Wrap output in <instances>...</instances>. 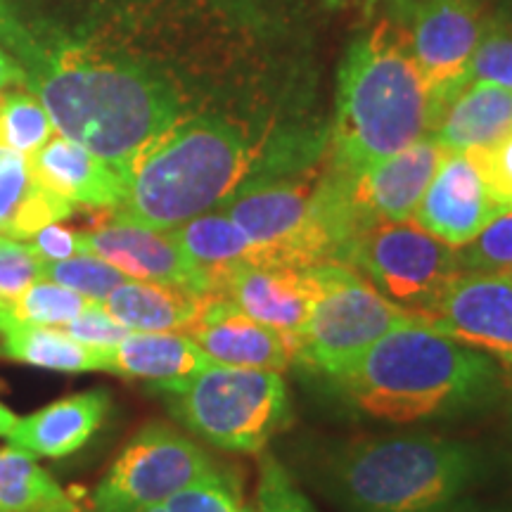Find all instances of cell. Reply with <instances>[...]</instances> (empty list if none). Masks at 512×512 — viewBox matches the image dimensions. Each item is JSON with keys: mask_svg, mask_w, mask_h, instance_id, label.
Wrapping results in <instances>:
<instances>
[{"mask_svg": "<svg viewBox=\"0 0 512 512\" xmlns=\"http://www.w3.org/2000/svg\"><path fill=\"white\" fill-rule=\"evenodd\" d=\"M0 356L55 373H93L107 368L105 349L86 347L60 328L19 323L3 313H0Z\"/></svg>", "mask_w": 512, "mask_h": 512, "instance_id": "obj_24", "label": "cell"}, {"mask_svg": "<svg viewBox=\"0 0 512 512\" xmlns=\"http://www.w3.org/2000/svg\"><path fill=\"white\" fill-rule=\"evenodd\" d=\"M138 512H166V508H164V503H162V505H150V508H143V510H138Z\"/></svg>", "mask_w": 512, "mask_h": 512, "instance_id": "obj_41", "label": "cell"}, {"mask_svg": "<svg viewBox=\"0 0 512 512\" xmlns=\"http://www.w3.org/2000/svg\"><path fill=\"white\" fill-rule=\"evenodd\" d=\"M344 264L354 266L377 292L415 318L463 273L458 249L437 240L413 219L368 228L349 247Z\"/></svg>", "mask_w": 512, "mask_h": 512, "instance_id": "obj_9", "label": "cell"}, {"mask_svg": "<svg viewBox=\"0 0 512 512\" xmlns=\"http://www.w3.org/2000/svg\"><path fill=\"white\" fill-rule=\"evenodd\" d=\"M171 238L181 247L202 280L204 294H211L216 280L230 266L256 254V247L247 240L238 223L226 211H204L195 219L169 230Z\"/></svg>", "mask_w": 512, "mask_h": 512, "instance_id": "obj_25", "label": "cell"}, {"mask_svg": "<svg viewBox=\"0 0 512 512\" xmlns=\"http://www.w3.org/2000/svg\"><path fill=\"white\" fill-rule=\"evenodd\" d=\"M214 363L280 373L297 358V344L283 332L249 318L228 299L207 294L200 316L185 330Z\"/></svg>", "mask_w": 512, "mask_h": 512, "instance_id": "obj_16", "label": "cell"}, {"mask_svg": "<svg viewBox=\"0 0 512 512\" xmlns=\"http://www.w3.org/2000/svg\"><path fill=\"white\" fill-rule=\"evenodd\" d=\"M5 152H8V150H5V147H0V159L5 157Z\"/></svg>", "mask_w": 512, "mask_h": 512, "instance_id": "obj_44", "label": "cell"}, {"mask_svg": "<svg viewBox=\"0 0 512 512\" xmlns=\"http://www.w3.org/2000/svg\"><path fill=\"white\" fill-rule=\"evenodd\" d=\"M430 93L406 41L384 19L351 43L339 72L332 169L356 176L427 136Z\"/></svg>", "mask_w": 512, "mask_h": 512, "instance_id": "obj_4", "label": "cell"}, {"mask_svg": "<svg viewBox=\"0 0 512 512\" xmlns=\"http://www.w3.org/2000/svg\"><path fill=\"white\" fill-rule=\"evenodd\" d=\"M313 285L311 313L299 335L297 358L337 375L389 330L415 320L344 261L306 268Z\"/></svg>", "mask_w": 512, "mask_h": 512, "instance_id": "obj_7", "label": "cell"}, {"mask_svg": "<svg viewBox=\"0 0 512 512\" xmlns=\"http://www.w3.org/2000/svg\"><path fill=\"white\" fill-rule=\"evenodd\" d=\"M0 43L24 69V88L43 102L55 133L119 171L190 117L181 83L157 62L128 50L36 34L0 0Z\"/></svg>", "mask_w": 512, "mask_h": 512, "instance_id": "obj_1", "label": "cell"}, {"mask_svg": "<svg viewBox=\"0 0 512 512\" xmlns=\"http://www.w3.org/2000/svg\"><path fill=\"white\" fill-rule=\"evenodd\" d=\"M418 320L512 366V283L503 275L460 273Z\"/></svg>", "mask_w": 512, "mask_h": 512, "instance_id": "obj_12", "label": "cell"}, {"mask_svg": "<svg viewBox=\"0 0 512 512\" xmlns=\"http://www.w3.org/2000/svg\"><path fill=\"white\" fill-rule=\"evenodd\" d=\"M240 512H254V508H249V505H242Z\"/></svg>", "mask_w": 512, "mask_h": 512, "instance_id": "obj_43", "label": "cell"}, {"mask_svg": "<svg viewBox=\"0 0 512 512\" xmlns=\"http://www.w3.org/2000/svg\"><path fill=\"white\" fill-rule=\"evenodd\" d=\"M491 17L484 0H406L399 17H392L430 93V121L467 86L472 55Z\"/></svg>", "mask_w": 512, "mask_h": 512, "instance_id": "obj_10", "label": "cell"}, {"mask_svg": "<svg viewBox=\"0 0 512 512\" xmlns=\"http://www.w3.org/2000/svg\"><path fill=\"white\" fill-rule=\"evenodd\" d=\"M446 152L430 136H425L361 174L347 176L349 197L363 223V233L377 223L413 219Z\"/></svg>", "mask_w": 512, "mask_h": 512, "instance_id": "obj_14", "label": "cell"}, {"mask_svg": "<svg viewBox=\"0 0 512 512\" xmlns=\"http://www.w3.org/2000/svg\"><path fill=\"white\" fill-rule=\"evenodd\" d=\"M463 273L501 275L512 268V209L498 214L475 240L458 249Z\"/></svg>", "mask_w": 512, "mask_h": 512, "instance_id": "obj_30", "label": "cell"}, {"mask_svg": "<svg viewBox=\"0 0 512 512\" xmlns=\"http://www.w3.org/2000/svg\"><path fill=\"white\" fill-rule=\"evenodd\" d=\"M211 294L228 299L249 318L283 332L299 347V335L306 328L313 302V285L306 268L254 254L230 266L216 280Z\"/></svg>", "mask_w": 512, "mask_h": 512, "instance_id": "obj_13", "label": "cell"}, {"mask_svg": "<svg viewBox=\"0 0 512 512\" xmlns=\"http://www.w3.org/2000/svg\"><path fill=\"white\" fill-rule=\"evenodd\" d=\"M34 176L67 202L93 209H117L124 200V176L74 140L57 133L29 157Z\"/></svg>", "mask_w": 512, "mask_h": 512, "instance_id": "obj_18", "label": "cell"}, {"mask_svg": "<svg viewBox=\"0 0 512 512\" xmlns=\"http://www.w3.org/2000/svg\"><path fill=\"white\" fill-rule=\"evenodd\" d=\"M72 211V202L55 195L34 176L29 157L5 152L0 159V235L29 240L50 223L69 219Z\"/></svg>", "mask_w": 512, "mask_h": 512, "instance_id": "obj_23", "label": "cell"}, {"mask_svg": "<svg viewBox=\"0 0 512 512\" xmlns=\"http://www.w3.org/2000/svg\"><path fill=\"white\" fill-rule=\"evenodd\" d=\"M311 162V145L287 138L266 152L254 128L228 114H190L145 145L126 169L114 219L171 230L219 209L249 178Z\"/></svg>", "mask_w": 512, "mask_h": 512, "instance_id": "obj_2", "label": "cell"}, {"mask_svg": "<svg viewBox=\"0 0 512 512\" xmlns=\"http://www.w3.org/2000/svg\"><path fill=\"white\" fill-rule=\"evenodd\" d=\"M494 22L501 27L503 31H508V34L512 36V3L505 5V8L501 12H496L494 15Z\"/></svg>", "mask_w": 512, "mask_h": 512, "instance_id": "obj_40", "label": "cell"}, {"mask_svg": "<svg viewBox=\"0 0 512 512\" xmlns=\"http://www.w3.org/2000/svg\"><path fill=\"white\" fill-rule=\"evenodd\" d=\"M110 403V394L105 389H88L53 401L41 411L19 418L15 430L8 434L10 446L38 458L72 456L100 430Z\"/></svg>", "mask_w": 512, "mask_h": 512, "instance_id": "obj_19", "label": "cell"}, {"mask_svg": "<svg viewBox=\"0 0 512 512\" xmlns=\"http://www.w3.org/2000/svg\"><path fill=\"white\" fill-rule=\"evenodd\" d=\"M465 157L475 166L491 200L503 209H512V131L496 143L472 147Z\"/></svg>", "mask_w": 512, "mask_h": 512, "instance_id": "obj_33", "label": "cell"}, {"mask_svg": "<svg viewBox=\"0 0 512 512\" xmlns=\"http://www.w3.org/2000/svg\"><path fill=\"white\" fill-rule=\"evenodd\" d=\"M0 512H76L72 498L22 448H0Z\"/></svg>", "mask_w": 512, "mask_h": 512, "instance_id": "obj_26", "label": "cell"}, {"mask_svg": "<svg viewBox=\"0 0 512 512\" xmlns=\"http://www.w3.org/2000/svg\"><path fill=\"white\" fill-rule=\"evenodd\" d=\"M207 294L178 283L126 280L102 302L131 332H185L200 316Z\"/></svg>", "mask_w": 512, "mask_h": 512, "instance_id": "obj_22", "label": "cell"}, {"mask_svg": "<svg viewBox=\"0 0 512 512\" xmlns=\"http://www.w3.org/2000/svg\"><path fill=\"white\" fill-rule=\"evenodd\" d=\"M335 380L356 411L403 425L479 408L501 375L489 354L415 318L382 335Z\"/></svg>", "mask_w": 512, "mask_h": 512, "instance_id": "obj_3", "label": "cell"}, {"mask_svg": "<svg viewBox=\"0 0 512 512\" xmlns=\"http://www.w3.org/2000/svg\"><path fill=\"white\" fill-rule=\"evenodd\" d=\"M43 278L69 287V290L79 292L98 304L105 302L107 294L128 280L124 273L107 264V261H102L100 256L88 252L76 254L72 259L43 264Z\"/></svg>", "mask_w": 512, "mask_h": 512, "instance_id": "obj_29", "label": "cell"}, {"mask_svg": "<svg viewBox=\"0 0 512 512\" xmlns=\"http://www.w3.org/2000/svg\"><path fill=\"white\" fill-rule=\"evenodd\" d=\"M38 278H43V261L29 242L0 235V309H8Z\"/></svg>", "mask_w": 512, "mask_h": 512, "instance_id": "obj_32", "label": "cell"}, {"mask_svg": "<svg viewBox=\"0 0 512 512\" xmlns=\"http://www.w3.org/2000/svg\"><path fill=\"white\" fill-rule=\"evenodd\" d=\"M503 275V278H508L510 280V283H512V268H510V271H505V273H501Z\"/></svg>", "mask_w": 512, "mask_h": 512, "instance_id": "obj_42", "label": "cell"}, {"mask_svg": "<svg viewBox=\"0 0 512 512\" xmlns=\"http://www.w3.org/2000/svg\"><path fill=\"white\" fill-rule=\"evenodd\" d=\"M67 332L69 337H74L76 342L86 344V347L93 349H105L110 351L117 347V344L124 339L128 332L124 325L117 323L110 313L102 309V304H91L86 311L79 313L74 320H69L64 328H60Z\"/></svg>", "mask_w": 512, "mask_h": 512, "instance_id": "obj_36", "label": "cell"}, {"mask_svg": "<svg viewBox=\"0 0 512 512\" xmlns=\"http://www.w3.org/2000/svg\"><path fill=\"white\" fill-rule=\"evenodd\" d=\"M53 136L50 114L29 88H10L0 95V147L31 157Z\"/></svg>", "mask_w": 512, "mask_h": 512, "instance_id": "obj_27", "label": "cell"}, {"mask_svg": "<svg viewBox=\"0 0 512 512\" xmlns=\"http://www.w3.org/2000/svg\"><path fill=\"white\" fill-rule=\"evenodd\" d=\"M214 463L169 425H147L119 453L93 494V512H138L162 505Z\"/></svg>", "mask_w": 512, "mask_h": 512, "instance_id": "obj_11", "label": "cell"}, {"mask_svg": "<svg viewBox=\"0 0 512 512\" xmlns=\"http://www.w3.org/2000/svg\"><path fill=\"white\" fill-rule=\"evenodd\" d=\"M254 512H316L278 460L266 456L259 467Z\"/></svg>", "mask_w": 512, "mask_h": 512, "instance_id": "obj_34", "label": "cell"}, {"mask_svg": "<svg viewBox=\"0 0 512 512\" xmlns=\"http://www.w3.org/2000/svg\"><path fill=\"white\" fill-rule=\"evenodd\" d=\"M19 422V415H15L0 401V437H8V434L15 430V425Z\"/></svg>", "mask_w": 512, "mask_h": 512, "instance_id": "obj_39", "label": "cell"}, {"mask_svg": "<svg viewBox=\"0 0 512 512\" xmlns=\"http://www.w3.org/2000/svg\"><path fill=\"white\" fill-rule=\"evenodd\" d=\"M503 211L508 209L491 200L465 152H446L415 209L413 221L448 247L460 249Z\"/></svg>", "mask_w": 512, "mask_h": 512, "instance_id": "obj_15", "label": "cell"}, {"mask_svg": "<svg viewBox=\"0 0 512 512\" xmlns=\"http://www.w3.org/2000/svg\"><path fill=\"white\" fill-rule=\"evenodd\" d=\"M17 86H24V69L15 55L0 43V95Z\"/></svg>", "mask_w": 512, "mask_h": 512, "instance_id": "obj_38", "label": "cell"}, {"mask_svg": "<svg viewBox=\"0 0 512 512\" xmlns=\"http://www.w3.org/2000/svg\"><path fill=\"white\" fill-rule=\"evenodd\" d=\"M166 512H240L238 484L211 467L200 479L183 486L164 503Z\"/></svg>", "mask_w": 512, "mask_h": 512, "instance_id": "obj_31", "label": "cell"}, {"mask_svg": "<svg viewBox=\"0 0 512 512\" xmlns=\"http://www.w3.org/2000/svg\"><path fill=\"white\" fill-rule=\"evenodd\" d=\"M477 475V448L420 434L344 448L328 467V486L347 512H439Z\"/></svg>", "mask_w": 512, "mask_h": 512, "instance_id": "obj_5", "label": "cell"}, {"mask_svg": "<svg viewBox=\"0 0 512 512\" xmlns=\"http://www.w3.org/2000/svg\"><path fill=\"white\" fill-rule=\"evenodd\" d=\"M470 81H486L512 91V36L498 27L494 17L472 55L467 72V83Z\"/></svg>", "mask_w": 512, "mask_h": 512, "instance_id": "obj_35", "label": "cell"}, {"mask_svg": "<svg viewBox=\"0 0 512 512\" xmlns=\"http://www.w3.org/2000/svg\"><path fill=\"white\" fill-rule=\"evenodd\" d=\"M83 252L100 256L128 280L178 283L202 292V280L169 230L112 219L105 226L81 233Z\"/></svg>", "mask_w": 512, "mask_h": 512, "instance_id": "obj_17", "label": "cell"}, {"mask_svg": "<svg viewBox=\"0 0 512 512\" xmlns=\"http://www.w3.org/2000/svg\"><path fill=\"white\" fill-rule=\"evenodd\" d=\"M29 247L43 264L72 259V256L83 252L81 233H74L60 223H50V226L38 230L34 238H29Z\"/></svg>", "mask_w": 512, "mask_h": 512, "instance_id": "obj_37", "label": "cell"}, {"mask_svg": "<svg viewBox=\"0 0 512 512\" xmlns=\"http://www.w3.org/2000/svg\"><path fill=\"white\" fill-rule=\"evenodd\" d=\"M316 185L297 171L259 174L240 185L221 211L238 223L264 259L309 268L332 261V247L313 214Z\"/></svg>", "mask_w": 512, "mask_h": 512, "instance_id": "obj_8", "label": "cell"}, {"mask_svg": "<svg viewBox=\"0 0 512 512\" xmlns=\"http://www.w3.org/2000/svg\"><path fill=\"white\" fill-rule=\"evenodd\" d=\"M512 131V91L470 81L434 114L427 136L448 152L496 143Z\"/></svg>", "mask_w": 512, "mask_h": 512, "instance_id": "obj_20", "label": "cell"}, {"mask_svg": "<svg viewBox=\"0 0 512 512\" xmlns=\"http://www.w3.org/2000/svg\"><path fill=\"white\" fill-rule=\"evenodd\" d=\"M211 363L214 361L185 332H128L117 347L107 351L105 370L169 389L202 373Z\"/></svg>", "mask_w": 512, "mask_h": 512, "instance_id": "obj_21", "label": "cell"}, {"mask_svg": "<svg viewBox=\"0 0 512 512\" xmlns=\"http://www.w3.org/2000/svg\"><path fill=\"white\" fill-rule=\"evenodd\" d=\"M95 304L83 294L69 290L60 283H53L48 278H38L31 283L8 309H0L3 316L19 323L43 325V328H64L69 320H74L88 306Z\"/></svg>", "mask_w": 512, "mask_h": 512, "instance_id": "obj_28", "label": "cell"}, {"mask_svg": "<svg viewBox=\"0 0 512 512\" xmlns=\"http://www.w3.org/2000/svg\"><path fill=\"white\" fill-rule=\"evenodd\" d=\"M164 392L190 432L226 451L259 453L292 418L285 382L273 370L211 363Z\"/></svg>", "mask_w": 512, "mask_h": 512, "instance_id": "obj_6", "label": "cell"}]
</instances>
